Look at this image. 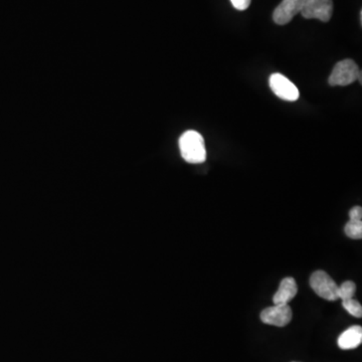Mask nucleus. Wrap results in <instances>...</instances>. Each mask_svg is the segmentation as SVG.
<instances>
[{
  "instance_id": "f257e3e1",
  "label": "nucleus",
  "mask_w": 362,
  "mask_h": 362,
  "mask_svg": "<svg viewBox=\"0 0 362 362\" xmlns=\"http://www.w3.org/2000/svg\"><path fill=\"white\" fill-rule=\"evenodd\" d=\"M179 149L182 158L188 164H203L207 160V149L203 137L194 130L181 135L179 138Z\"/></svg>"
},
{
  "instance_id": "f03ea898",
  "label": "nucleus",
  "mask_w": 362,
  "mask_h": 362,
  "mask_svg": "<svg viewBox=\"0 0 362 362\" xmlns=\"http://www.w3.org/2000/svg\"><path fill=\"white\" fill-rule=\"evenodd\" d=\"M359 66L352 60H344L334 66L328 79L330 86H348L359 78L361 74Z\"/></svg>"
},
{
  "instance_id": "7ed1b4c3",
  "label": "nucleus",
  "mask_w": 362,
  "mask_h": 362,
  "mask_svg": "<svg viewBox=\"0 0 362 362\" xmlns=\"http://www.w3.org/2000/svg\"><path fill=\"white\" fill-rule=\"evenodd\" d=\"M310 286L319 297L327 301L338 300V286L324 271H316L310 278Z\"/></svg>"
},
{
  "instance_id": "20e7f679",
  "label": "nucleus",
  "mask_w": 362,
  "mask_h": 362,
  "mask_svg": "<svg viewBox=\"0 0 362 362\" xmlns=\"http://www.w3.org/2000/svg\"><path fill=\"white\" fill-rule=\"evenodd\" d=\"M304 18H316L323 23H328L333 14L332 0H305L301 12Z\"/></svg>"
},
{
  "instance_id": "39448f33",
  "label": "nucleus",
  "mask_w": 362,
  "mask_h": 362,
  "mask_svg": "<svg viewBox=\"0 0 362 362\" xmlns=\"http://www.w3.org/2000/svg\"><path fill=\"white\" fill-rule=\"evenodd\" d=\"M270 88L276 96L289 102H294L299 99V90L286 77L281 74H273L270 77Z\"/></svg>"
},
{
  "instance_id": "423d86ee",
  "label": "nucleus",
  "mask_w": 362,
  "mask_h": 362,
  "mask_svg": "<svg viewBox=\"0 0 362 362\" xmlns=\"http://www.w3.org/2000/svg\"><path fill=\"white\" fill-rule=\"evenodd\" d=\"M292 316V309L290 306L288 304H283V305H274L266 308L261 313V320L265 324L284 327L291 322Z\"/></svg>"
},
{
  "instance_id": "0eeeda50",
  "label": "nucleus",
  "mask_w": 362,
  "mask_h": 362,
  "mask_svg": "<svg viewBox=\"0 0 362 362\" xmlns=\"http://www.w3.org/2000/svg\"><path fill=\"white\" fill-rule=\"evenodd\" d=\"M305 0H283L274 12V21L277 25H287L301 12Z\"/></svg>"
},
{
  "instance_id": "6e6552de",
  "label": "nucleus",
  "mask_w": 362,
  "mask_h": 362,
  "mask_svg": "<svg viewBox=\"0 0 362 362\" xmlns=\"http://www.w3.org/2000/svg\"><path fill=\"white\" fill-rule=\"evenodd\" d=\"M298 287L294 278H285L281 282L279 289L273 297L274 305L288 304L296 296Z\"/></svg>"
},
{
  "instance_id": "1a4fd4ad",
  "label": "nucleus",
  "mask_w": 362,
  "mask_h": 362,
  "mask_svg": "<svg viewBox=\"0 0 362 362\" xmlns=\"http://www.w3.org/2000/svg\"><path fill=\"white\" fill-rule=\"evenodd\" d=\"M362 342V328L361 326L350 327L346 330L338 338V346L344 350H350V349L357 348Z\"/></svg>"
},
{
  "instance_id": "9d476101",
  "label": "nucleus",
  "mask_w": 362,
  "mask_h": 362,
  "mask_svg": "<svg viewBox=\"0 0 362 362\" xmlns=\"http://www.w3.org/2000/svg\"><path fill=\"white\" fill-rule=\"evenodd\" d=\"M346 235L350 239L361 240L362 237V220H349L344 228Z\"/></svg>"
},
{
  "instance_id": "9b49d317",
  "label": "nucleus",
  "mask_w": 362,
  "mask_h": 362,
  "mask_svg": "<svg viewBox=\"0 0 362 362\" xmlns=\"http://www.w3.org/2000/svg\"><path fill=\"white\" fill-rule=\"evenodd\" d=\"M357 292V285L352 281H346L341 286L338 287V299H351Z\"/></svg>"
},
{
  "instance_id": "f8f14e48",
  "label": "nucleus",
  "mask_w": 362,
  "mask_h": 362,
  "mask_svg": "<svg viewBox=\"0 0 362 362\" xmlns=\"http://www.w3.org/2000/svg\"><path fill=\"white\" fill-rule=\"evenodd\" d=\"M342 306H344V309H346L349 314L357 317V318H361V304L359 303V301H357V300L353 299V298H351V299L344 300V301H342Z\"/></svg>"
},
{
  "instance_id": "ddd939ff",
  "label": "nucleus",
  "mask_w": 362,
  "mask_h": 362,
  "mask_svg": "<svg viewBox=\"0 0 362 362\" xmlns=\"http://www.w3.org/2000/svg\"><path fill=\"white\" fill-rule=\"evenodd\" d=\"M250 1H252V0H231L233 8L237 10H248V6H250Z\"/></svg>"
},
{
  "instance_id": "4468645a",
  "label": "nucleus",
  "mask_w": 362,
  "mask_h": 362,
  "mask_svg": "<svg viewBox=\"0 0 362 362\" xmlns=\"http://www.w3.org/2000/svg\"><path fill=\"white\" fill-rule=\"evenodd\" d=\"M350 220H362V209L361 207H354L349 211Z\"/></svg>"
}]
</instances>
